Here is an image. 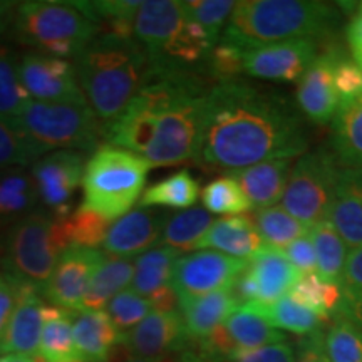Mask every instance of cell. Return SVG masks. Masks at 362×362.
<instances>
[{"label":"cell","mask_w":362,"mask_h":362,"mask_svg":"<svg viewBox=\"0 0 362 362\" xmlns=\"http://www.w3.org/2000/svg\"><path fill=\"white\" fill-rule=\"evenodd\" d=\"M304 153V121L280 94L238 79L206 93L198 163L235 171Z\"/></svg>","instance_id":"obj_1"},{"label":"cell","mask_w":362,"mask_h":362,"mask_svg":"<svg viewBox=\"0 0 362 362\" xmlns=\"http://www.w3.org/2000/svg\"><path fill=\"white\" fill-rule=\"evenodd\" d=\"M198 71L158 69L116 119L103 126L106 144L128 149L149 166H175L197 158L205 96Z\"/></svg>","instance_id":"obj_2"},{"label":"cell","mask_w":362,"mask_h":362,"mask_svg":"<svg viewBox=\"0 0 362 362\" xmlns=\"http://www.w3.org/2000/svg\"><path fill=\"white\" fill-rule=\"evenodd\" d=\"M86 101L104 124L111 123L146 83L151 62L134 39L99 34L74 57Z\"/></svg>","instance_id":"obj_3"},{"label":"cell","mask_w":362,"mask_h":362,"mask_svg":"<svg viewBox=\"0 0 362 362\" xmlns=\"http://www.w3.org/2000/svg\"><path fill=\"white\" fill-rule=\"evenodd\" d=\"M339 22L334 4L317 0H243L235 8L220 42L248 51L260 45L330 34Z\"/></svg>","instance_id":"obj_4"},{"label":"cell","mask_w":362,"mask_h":362,"mask_svg":"<svg viewBox=\"0 0 362 362\" xmlns=\"http://www.w3.org/2000/svg\"><path fill=\"white\" fill-rule=\"evenodd\" d=\"M151 166L128 149L101 144L86 161L83 205L107 220H117L131 211L141 198Z\"/></svg>","instance_id":"obj_5"},{"label":"cell","mask_w":362,"mask_h":362,"mask_svg":"<svg viewBox=\"0 0 362 362\" xmlns=\"http://www.w3.org/2000/svg\"><path fill=\"white\" fill-rule=\"evenodd\" d=\"M12 30L21 44L54 57H76L99 35L96 24L74 2L17 4Z\"/></svg>","instance_id":"obj_6"},{"label":"cell","mask_w":362,"mask_h":362,"mask_svg":"<svg viewBox=\"0 0 362 362\" xmlns=\"http://www.w3.org/2000/svg\"><path fill=\"white\" fill-rule=\"evenodd\" d=\"M67 247L71 245L62 220L47 211H34L8 228L0 265L13 279L42 292Z\"/></svg>","instance_id":"obj_7"},{"label":"cell","mask_w":362,"mask_h":362,"mask_svg":"<svg viewBox=\"0 0 362 362\" xmlns=\"http://www.w3.org/2000/svg\"><path fill=\"white\" fill-rule=\"evenodd\" d=\"M16 123L45 153L72 149L93 155L103 138V126L88 103H42L30 99Z\"/></svg>","instance_id":"obj_8"},{"label":"cell","mask_w":362,"mask_h":362,"mask_svg":"<svg viewBox=\"0 0 362 362\" xmlns=\"http://www.w3.org/2000/svg\"><path fill=\"white\" fill-rule=\"evenodd\" d=\"M339 166L336 155L325 148L304 153L288 175L282 206L309 228L327 220L342 170Z\"/></svg>","instance_id":"obj_9"},{"label":"cell","mask_w":362,"mask_h":362,"mask_svg":"<svg viewBox=\"0 0 362 362\" xmlns=\"http://www.w3.org/2000/svg\"><path fill=\"white\" fill-rule=\"evenodd\" d=\"M86 153L57 149L40 156L33 165V175L39 202L49 215L64 220L72 214L76 193L83 187Z\"/></svg>","instance_id":"obj_10"},{"label":"cell","mask_w":362,"mask_h":362,"mask_svg":"<svg viewBox=\"0 0 362 362\" xmlns=\"http://www.w3.org/2000/svg\"><path fill=\"white\" fill-rule=\"evenodd\" d=\"M248 260L235 259L215 250H198L180 257L171 274V287L180 302L232 288Z\"/></svg>","instance_id":"obj_11"},{"label":"cell","mask_w":362,"mask_h":362,"mask_svg":"<svg viewBox=\"0 0 362 362\" xmlns=\"http://www.w3.org/2000/svg\"><path fill=\"white\" fill-rule=\"evenodd\" d=\"M19 76L30 99L42 103H88L74 64L42 52L19 59Z\"/></svg>","instance_id":"obj_12"},{"label":"cell","mask_w":362,"mask_h":362,"mask_svg":"<svg viewBox=\"0 0 362 362\" xmlns=\"http://www.w3.org/2000/svg\"><path fill=\"white\" fill-rule=\"evenodd\" d=\"M319 56L315 39H293L243 51V72L264 81L296 83Z\"/></svg>","instance_id":"obj_13"},{"label":"cell","mask_w":362,"mask_h":362,"mask_svg":"<svg viewBox=\"0 0 362 362\" xmlns=\"http://www.w3.org/2000/svg\"><path fill=\"white\" fill-rule=\"evenodd\" d=\"M103 260L104 253L98 248L67 247L42 293L52 302V305L71 312L83 310L86 291Z\"/></svg>","instance_id":"obj_14"},{"label":"cell","mask_w":362,"mask_h":362,"mask_svg":"<svg viewBox=\"0 0 362 362\" xmlns=\"http://www.w3.org/2000/svg\"><path fill=\"white\" fill-rule=\"evenodd\" d=\"M168 216V211L158 208H134L111 223L104 252L115 259H129L151 250L161 242Z\"/></svg>","instance_id":"obj_15"},{"label":"cell","mask_w":362,"mask_h":362,"mask_svg":"<svg viewBox=\"0 0 362 362\" xmlns=\"http://www.w3.org/2000/svg\"><path fill=\"white\" fill-rule=\"evenodd\" d=\"M187 21V13L178 0H148L139 4L133 35L146 51L151 66L161 61Z\"/></svg>","instance_id":"obj_16"},{"label":"cell","mask_w":362,"mask_h":362,"mask_svg":"<svg viewBox=\"0 0 362 362\" xmlns=\"http://www.w3.org/2000/svg\"><path fill=\"white\" fill-rule=\"evenodd\" d=\"M131 352L141 359H161L188 349L189 341L180 310L151 312L126 336Z\"/></svg>","instance_id":"obj_17"},{"label":"cell","mask_w":362,"mask_h":362,"mask_svg":"<svg viewBox=\"0 0 362 362\" xmlns=\"http://www.w3.org/2000/svg\"><path fill=\"white\" fill-rule=\"evenodd\" d=\"M44 304L37 288L21 282L16 309L0 344V356H39Z\"/></svg>","instance_id":"obj_18"},{"label":"cell","mask_w":362,"mask_h":362,"mask_svg":"<svg viewBox=\"0 0 362 362\" xmlns=\"http://www.w3.org/2000/svg\"><path fill=\"white\" fill-rule=\"evenodd\" d=\"M337 51H327L317 56L314 64L302 76L297 89L298 110L315 124H325L334 119L339 110V98L334 86V64Z\"/></svg>","instance_id":"obj_19"},{"label":"cell","mask_w":362,"mask_h":362,"mask_svg":"<svg viewBox=\"0 0 362 362\" xmlns=\"http://www.w3.org/2000/svg\"><path fill=\"white\" fill-rule=\"evenodd\" d=\"M327 220L349 248L362 245V168H342Z\"/></svg>","instance_id":"obj_20"},{"label":"cell","mask_w":362,"mask_h":362,"mask_svg":"<svg viewBox=\"0 0 362 362\" xmlns=\"http://www.w3.org/2000/svg\"><path fill=\"white\" fill-rule=\"evenodd\" d=\"M205 248H211L235 259L250 260L264 248V242L257 230L255 220L250 215H232L215 220L194 250Z\"/></svg>","instance_id":"obj_21"},{"label":"cell","mask_w":362,"mask_h":362,"mask_svg":"<svg viewBox=\"0 0 362 362\" xmlns=\"http://www.w3.org/2000/svg\"><path fill=\"white\" fill-rule=\"evenodd\" d=\"M72 334L81 362H107L126 339L104 310L72 312Z\"/></svg>","instance_id":"obj_22"},{"label":"cell","mask_w":362,"mask_h":362,"mask_svg":"<svg viewBox=\"0 0 362 362\" xmlns=\"http://www.w3.org/2000/svg\"><path fill=\"white\" fill-rule=\"evenodd\" d=\"M291 168L292 160L279 158V160L262 161L243 170L230 171V176L242 187L252 208L264 210L275 206V203L284 197Z\"/></svg>","instance_id":"obj_23"},{"label":"cell","mask_w":362,"mask_h":362,"mask_svg":"<svg viewBox=\"0 0 362 362\" xmlns=\"http://www.w3.org/2000/svg\"><path fill=\"white\" fill-rule=\"evenodd\" d=\"M247 270L259 288V300L255 305L274 304L280 297L287 296L302 277L282 250L265 245L248 260Z\"/></svg>","instance_id":"obj_24"},{"label":"cell","mask_w":362,"mask_h":362,"mask_svg":"<svg viewBox=\"0 0 362 362\" xmlns=\"http://www.w3.org/2000/svg\"><path fill=\"white\" fill-rule=\"evenodd\" d=\"M238 307L232 288H223V291L180 302V314L183 317L189 341H200L206 337L211 330L225 324L230 314Z\"/></svg>","instance_id":"obj_25"},{"label":"cell","mask_w":362,"mask_h":362,"mask_svg":"<svg viewBox=\"0 0 362 362\" xmlns=\"http://www.w3.org/2000/svg\"><path fill=\"white\" fill-rule=\"evenodd\" d=\"M332 148L342 168H362V96L339 104L332 119Z\"/></svg>","instance_id":"obj_26"},{"label":"cell","mask_w":362,"mask_h":362,"mask_svg":"<svg viewBox=\"0 0 362 362\" xmlns=\"http://www.w3.org/2000/svg\"><path fill=\"white\" fill-rule=\"evenodd\" d=\"M39 356L44 362H81L72 334V312L44 304V325Z\"/></svg>","instance_id":"obj_27"},{"label":"cell","mask_w":362,"mask_h":362,"mask_svg":"<svg viewBox=\"0 0 362 362\" xmlns=\"http://www.w3.org/2000/svg\"><path fill=\"white\" fill-rule=\"evenodd\" d=\"M37 202L33 175L24 168L0 171V226H12L16 221L34 214Z\"/></svg>","instance_id":"obj_28"},{"label":"cell","mask_w":362,"mask_h":362,"mask_svg":"<svg viewBox=\"0 0 362 362\" xmlns=\"http://www.w3.org/2000/svg\"><path fill=\"white\" fill-rule=\"evenodd\" d=\"M134 264L129 259H104L94 272L83 300V310H103L133 282Z\"/></svg>","instance_id":"obj_29"},{"label":"cell","mask_w":362,"mask_h":362,"mask_svg":"<svg viewBox=\"0 0 362 362\" xmlns=\"http://www.w3.org/2000/svg\"><path fill=\"white\" fill-rule=\"evenodd\" d=\"M223 325L240 349H259L272 344L287 342V336L275 329L252 305H242L235 309Z\"/></svg>","instance_id":"obj_30"},{"label":"cell","mask_w":362,"mask_h":362,"mask_svg":"<svg viewBox=\"0 0 362 362\" xmlns=\"http://www.w3.org/2000/svg\"><path fill=\"white\" fill-rule=\"evenodd\" d=\"M200 197V185L188 170H180L144 189L139 198L141 208L188 210Z\"/></svg>","instance_id":"obj_31"},{"label":"cell","mask_w":362,"mask_h":362,"mask_svg":"<svg viewBox=\"0 0 362 362\" xmlns=\"http://www.w3.org/2000/svg\"><path fill=\"white\" fill-rule=\"evenodd\" d=\"M180 257L178 250L165 245L141 253L134 264L133 291L146 298L166 285H171V274Z\"/></svg>","instance_id":"obj_32"},{"label":"cell","mask_w":362,"mask_h":362,"mask_svg":"<svg viewBox=\"0 0 362 362\" xmlns=\"http://www.w3.org/2000/svg\"><path fill=\"white\" fill-rule=\"evenodd\" d=\"M309 237L315 248L317 275L325 282L341 285L347 260L346 242L337 233V230L330 225L329 220L312 226Z\"/></svg>","instance_id":"obj_33"},{"label":"cell","mask_w":362,"mask_h":362,"mask_svg":"<svg viewBox=\"0 0 362 362\" xmlns=\"http://www.w3.org/2000/svg\"><path fill=\"white\" fill-rule=\"evenodd\" d=\"M98 27L99 34L134 39V17L139 4L133 0H101V2H74Z\"/></svg>","instance_id":"obj_34"},{"label":"cell","mask_w":362,"mask_h":362,"mask_svg":"<svg viewBox=\"0 0 362 362\" xmlns=\"http://www.w3.org/2000/svg\"><path fill=\"white\" fill-rule=\"evenodd\" d=\"M214 221V216L205 208H188L170 215L163 230V245L175 248L180 253L194 250Z\"/></svg>","instance_id":"obj_35"},{"label":"cell","mask_w":362,"mask_h":362,"mask_svg":"<svg viewBox=\"0 0 362 362\" xmlns=\"http://www.w3.org/2000/svg\"><path fill=\"white\" fill-rule=\"evenodd\" d=\"M265 317L275 329L288 330V332L297 334V336H309L315 330L322 329L324 319L322 315L315 314L307 307L300 305L298 302L288 296L280 297L270 305H252Z\"/></svg>","instance_id":"obj_36"},{"label":"cell","mask_w":362,"mask_h":362,"mask_svg":"<svg viewBox=\"0 0 362 362\" xmlns=\"http://www.w3.org/2000/svg\"><path fill=\"white\" fill-rule=\"evenodd\" d=\"M255 225L265 247L284 250L296 240L309 233V226L292 216L284 206H270L257 210Z\"/></svg>","instance_id":"obj_37"},{"label":"cell","mask_w":362,"mask_h":362,"mask_svg":"<svg viewBox=\"0 0 362 362\" xmlns=\"http://www.w3.org/2000/svg\"><path fill=\"white\" fill-rule=\"evenodd\" d=\"M30 96L19 76V61L8 45L0 44V117L17 121Z\"/></svg>","instance_id":"obj_38"},{"label":"cell","mask_w":362,"mask_h":362,"mask_svg":"<svg viewBox=\"0 0 362 362\" xmlns=\"http://www.w3.org/2000/svg\"><path fill=\"white\" fill-rule=\"evenodd\" d=\"M288 296L324 319L337 315L342 302L341 285L325 282L317 274L302 275Z\"/></svg>","instance_id":"obj_39"},{"label":"cell","mask_w":362,"mask_h":362,"mask_svg":"<svg viewBox=\"0 0 362 362\" xmlns=\"http://www.w3.org/2000/svg\"><path fill=\"white\" fill-rule=\"evenodd\" d=\"M44 155L47 153L30 141L16 121L0 117V171L25 168Z\"/></svg>","instance_id":"obj_40"},{"label":"cell","mask_w":362,"mask_h":362,"mask_svg":"<svg viewBox=\"0 0 362 362\" xmlns=\"http://www.w3.org/2000/svg\"><path fill=\"white\" fill-rule=\"evenodd\" d=\"M202 202L206 211L216 215H242L252 208L247 194L232 176L211 180L202 189Z\"/></svg>","instance_id":"obj_41"},{"label":"cell","mask_w":362,"mask_h":362,"mask_svg":"<svg viewBox=\"0 0 362 362\" xmlns=\"http://www.w3.org/2000/svg\"><path fill=\"white\" fill-rule=\"evenodd\" d=\"M62 223L69 245L84 248H98L103 245L111 228V220L84 206L72 211L67 218L62 220Z\"/></svg>","instance_id":"obj_42"},{"label":"cell","mask_w":362,"mask_h":362,"mask_svg":"<svg viewBox=\"0 0 362 362\" xmlns=\"http://www.w3.org/2000/svg\"><path fill=\"white\" fill-rule=\"evenodd\" d=\"M330 362H362V329L344 315H336L324 337Z\"/></svg>","instance_id":"obj_43"},{"label":"cell","mask_w":362,"mask_h":362,"mask_svg":"<svg viewBox=\"0 0 362 362\" xmlns=\"http://www.w3.org/2000/svg\"><path fill=\"white\" fill-rule=\"evenodd\" d=\"M181 6L189 21L203 27L211 45L215 47L220 42L226 21L232 16L235 2H230V0H188V2H181Z\"/></svg>","instance_id":"obj_44"},{"label":"cell","mask_w":362,"mask_h":362,"mask_svg":"<svg viewBox=\"0 0 362 362\" xmlns=\"http://www.w3.org/2000/svg\"><path fill=\"white\" fill-rule=\"evenodd\" d=\"M106 314L110 315L116 329L128 336L136 325L141 324L151 314V305L146 298L131 288V291H123L112 297V300L106 307Z\"/></svg>","instance_id":"obj_45"},{"label":"cell","mask_w":362,"mask_h":362,"mask_svg":"<svg viewBox=\"0 0 362 362\" xmlns=\"http://www.w3.org/2000/svg\"><path fill=\"white\" fill-rule=\"evenodd\" d=\"M341 292L342 302L337 315L349 317L362 307V245L352 248L347 255L341 280Z\"/></svg>","instance_id":"obj_46"},{"label":"cell","mask_w":362,"mask_h":362,"mask_svg":"<svg viewBox=\"0 0 362 362\" xmlns=\"http://www.w3.org/2000/svg\"><path fill=\"white\" fill-rule=\"evenodd\" d=\"M208 76L216 83L235 81L243 72V51L235 45L218 42L206 61Z\"/></svg>","instance_id":"obj_47"},{"label":"cell","mask_w":362,"mask_h":362,"mask_svg":"<svg viewBox=\"0 0 362 362\" xmlns=\"http://www.w3.org/2000/svg\"><path fill=\"white\" fill-rule=\"evenodd\" d=\"M332 74L339 103H349L362 96V67L356 61L339 54Z\"/></svg>","instance_id":"obj_48"},{"label":"cell","mask_w":362,"mask_h":362,"mask_svg":"<svg viewBox=\"0 0 362 362\" xmlns=\"http://www.w3.org/2000/svg\"><path fill=\"white\" fill-rule=\"evenodd\" d=\"M197 344V354L205 362H226L240 351V347L230 337L228 330L221 324L220 327L211 330L206 337L200 341H193Z\"/></svg>","instance_id":"obj_49"},{"label":"cell","mask_w":362,"mask_h":362,"mask_svg":"<svg viewBox=\"0 0 362 362\" xmlns=\"http://www.w3.org/2000/svg\"><path fill=\"white\" fill-rule=\"evenodd\" d=\"M296 347L288 342L272 344L259 349H240L226 362H293Z\"/></svg>","instance_id":"obj_50"},{"label":"cell","mask_w":362,"mask_h":362,"mask_svg":"<svg viewBox=\"0 0 362 362\" xmlns=\"http://www.w3.org/2000/svg\"><path fill=\"white\" fill-rule=\"evenodd\" d=\"M284 255L287 257V260L300 272L302 275H310L317 274V257H315V248L314 243L309 235L296 240L291 245L284 248Z\"/></svg>","instance_id":"obj_51"},{"label":"cell","mask_w":362,"mask_h":362,"mask_svg":"<svg viewBox=\"0 0 362 362\" xmlns=\"http://www.w3.org/2000/svg\"><path fill=\"white\" fill-rule=\"evenodd\" d=\"M19 285V280L0 270V344L4 341L13 309H16Z\"/></svg>","instance_id":"obj_52"},{"label":"cell","mask_w":362,"mask_h":362,"mask_svg":"<svg viewBox=\"0 0 362 362\" xmlns=\"http://www.w3.org/2000/svg\"><path fill=\"white\" fill-rule=\"evenodd\" d=\"M322 329L304 336L296 347V361L293 362H330L325 352Z\"/></svg>","instance_id":"obj_53"},{"label":"cell","mask_w":362,"mask_h":362,"mask_svg":"<svg viewBox=\"0 0 362 362\" xmlns=\"http://www.w3.org/2000/svg\"><path fill=\"white\" fill-rule=\"evenodd\" d=\"M146 300L151 305V312H175L180 309V300L176 296L175 288L171 285L160 288L155 293L146 297Z\"/></svg>","instance_id":"obj_54"},{"label":"cell","mask_w":362,"mask_h":362,"mask_svg":"<svg viewBox=\"0 0 362 362\" xmlns=\"http://www.w3.org/2000/svg\"><path fill=\"white\" fill-rule=\"evenodd\" d=\"M346 35H347V42L351 44L352 51H356V49H362V6L359 4V11L354 17H352V21L349 22V25H347V30H346Z\"/></svg>","instance_id":"obj_55"},{"label":"cell","mask_w":362,"mask_h":362,"mask_svg":"<svg viewBox=\"0 0 362 362\" xmlns=\"http://www.w3.org/2000/svg\"><path fill=\"white\" fill-rule=\"evenodd\" d=\"M16 8V2H2V0H0V34L6 33L8 27H12Z\"/></svg>","instance_id":"obj_56"},{"label":"cell","mask_w":362,"mask_h":362,"mask_svg":"<svg viewBox=\"0 0 362 362\" xmlns=\"http://www.w3.org/2000/svg\"><path fill=\"white\" fill-rule=\"evenodd\" d=\"M0 362H44L40 356H0Z\"/></svg>","instance_id":"obj_57"},{"label":"cell","mask_w":362,"mask_h":362,"mask_svg":"<svg viewBox=\"0 0 362 362\" xmlns=\"http://www.w3.org/2000/svg\"><path fill=\"white\" fill-rule=\"evenodd\" d=\"M180 359H181V362H205L200 356L197 354V352L192 351V349L180 352Z\"/></svg>","instance_id":"obj_58"},{"label":"cell","mask_w":362,"mask_h":362,"mask_svg":"<svg viewBox=\"0 0 362 362\" xmlns=\"http://www.w3.org/2000/svg\"><path fill=\"white\" fill-rule=\"evenodd\" d=\"M347 319H351L352 322L357 324L362 329V307H361V309H357L354 314H351L349 317H347Z\"/></svg>","instance_id":"obj_59"},{"label":"cell","mask_w":362,"mask_h":362,"mask_svg":"<svg viewBox=\"0 0 362 362\" xmlns=\"http://www.w3.org/2000/svg\"><path fill=\"white\" fill-rule=\"evenodd\" d=\"M352 54H354V59L356 62L362 67V49H356V51H352Z\"/></svg>","instance_id":"obj_60"},{"label":"cell","mask_w":362,"mask_h":362,"mask_svg":"<svg viewBox=\"0 0 362 362\" xmlns=\"http://www.w3.org/2000/svg\"><path fill=\"white\" fill-rule=\"evenodd\" d=\"M126 362H153V361H149V359H141V357H131L129 361H126Z\"/></svg>","instance_id":"obj_61"},{"label":"cell","mask_w":362,"mask_h":362,"mask_svg":"<svg viewBox=\"0 0 362 362\" xmlns=\"http://www.w3.org/2000/svg\"><path fill=\"white\" fill-rule=\"evenodd\" d=\"M361 6H362V4H361Z\"/></svg>","instance_id":"obj_62"}]
</instances>
